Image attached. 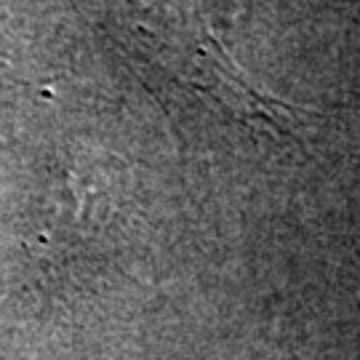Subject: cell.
I'll use <instances>...</instances> for the list:
<instances>
[{
	"label": "cell",
	"instance_id": "cell-1",
	"mask_svg": "<svg viewBox=\"0 0 360 360\" xmlns=\"http://www.w3.org/2000/svg\"><path fill=\"white\" fill-rule=\"evenodd\" d=\"M195 86L221 104L232 117L248 126H264L272 134H294L299 115L307 112L254 89L214 38L206 40V46L200 49V72L195 77Z\"/></svg>",
	"mask_w": 360,
	"mask_h": 360
}]
</instances>
